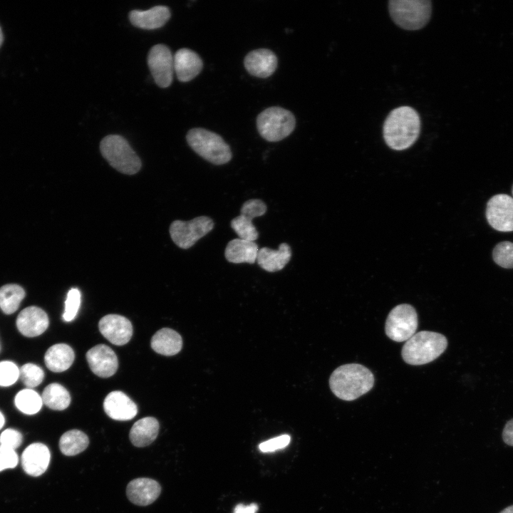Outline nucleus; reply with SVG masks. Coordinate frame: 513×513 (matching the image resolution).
Wrapping results in <instances>:
<instances>
[{"label": "nucleus", "mask_w": 513, "mask_h": 513, "mask_svg": "<svg viewBox=\"0 0 513 513\" xmlns=\"http://www.w3.org/2000/svg\"><path fill=\"white\" fill-rule=\"evenodd\" d=\"M101 334L116 346L126 344L133 336V326L125 317L118 314L103 316L98 323Z\"/></svg>", "instance_id": "nucleus-13"}, {"label": "nucleus", "mask_w": 513, "mask_h": 513, "mask_svg": "<svg viewBox=\"0 0 513 513\" xmlns=\"http://www.w3.org/2000/svg\"><path fill=\"white\" fill-rule=\"evenodd\" d=\"M43 403L54 410H63L68 407L71 396L61 384L53 383L47 385L41 395Z\"/></svg>", "instance_id": "nucleus-28"}, {"label": "nucleus", "mask_w": 513, "mask_h": 513, "mask_svg": "<svg viewBox=\"0 0 513 513\" xmlns=\"http://www.w3.org/2000/svg\"><path fill=\"white\" fill-rule=\"evenodd\" d=\"M25 296V291L18 284H9L0 288V308L6 314L14 313Z\"/></svg>", "instance_id": "nucleus-29"}, {"label": "nucleus", "mask_w": 513, "mask_h": 513, "mask_svg": "<svg viewBox=\"0 0 513 513\" xmlns=\"http://www.w3.org/2000/svg\"><path fill=\"white\" fill-rule=\"evenodd\" d=\"M421 128L418 112L410 106H400L391 110L383 127L386 145L395 150H403L418 140Z\"/></svg>", "instance_id": "nucleus-1"}, {"label": "nucleus", "mask_w": 513, "mask_h": 513, "mask_svg": "<svg viewBox=\"0 0 513 513\" xmlns=\"http://www.w3.org/2000/svg\"><path fill=\"white\" fill-rule=\"evenodd\" d=\"M170 16V10L166 6H155L147 10H133L128 14L129 20L134 26L147 30L163 26Z\"/></svg>", "instance_id": "nucleus-21"}, {"label": "nucleus", "mask_w": 513, "mask_h": 513, "mask_svg": "<svg viewBox=\"0 0 513 513\" xmlns=\"http://www.w3.org/2000/svg\"><path fill=\"white\" fill-rule=\"evenodd\" d=\"M512 196H513V185H512Z\"/></svg>", "instance_id": "nucleus-43"}, {"label": "nucleus", "mask_w": 513, "mask_h": 513, "mask_svg": "<svg viewBox=\"0 0 513 513\" xmlns=\"http://www.w3.org/2000/svg\"><path fill=\"white\" fill-rule=\"evenodd\" d=\"M296 119L293 113L281 107L264 110L256 118L260 135L269 142H278L289 136L294 130Z\"/></svg>", "instance_id": "nucleus-7"}, {"label": "nucleus", "mask_w": 513, "mask_h": 513, "mask_svg": "<svg viewBox=\"0 0 513 513\" xmlns=\"http://www.w3.org/2000/svg\"><path fill=\"white\" fill-rule=\"evenodd\" d=\"M291 249L286 243H281L277 250L268 247L259 249L256 261L258 265L269 272L281 270L290 261Z\"/></svg>", "instance_id": "nucleus-22"}, {"label": "nucleus", "mask_w": 513, "mask_h": 513, "mask_svg": "<svg viewBox=\"0 0 513 513\" xmlns=\"http://www.w3.org/2000/svg\"><path fill=\"white\" fill-rule=\"evenodd\" d=\"M174 71L180 82H188L195 78L202 71L203 62L195 51L183 48L176 51L173 56Z\"/></svg>", "instance_id": "nucleus-20"}, {"label": "nucleus", "mask_w": 513, "mask_h": 513, "mask_svg": "<svg viewBox=\"0 0 513 513\" xmlns=\"http://www.w3.org/2000/svg\"><path fill=\"white\" fill-rule=\"evenodd\" d=\"M51 459L48 447L40 442L32 443L23 452L21 465L25 472L33 477L41 475L47 470Z\"/></svg>", "instance_id": "nucleus-18"}, {"label": "nucleus", "mask_w": 513, "mask_h": 513, "mask_svg": "<svg viewBox=\"0 0 513 513\" xmlns=\"http://www.w3.org/2000/svg\"><path fill=\"white\" fill-rule=\"evenodd\" d=\"M161 492L160 484L150 478L140 477L130 481L126 488L128 499L138 506H147L154 502Z\"/></svg>", "instance_id": "nucleus-17"}, {"label": "nucleus", "mask_w": 513, "mask_h": 513, "mask_svg": "<svg viewBox=\"0 0 513 513\" xmlns=\"http://www.w3.org/2000/svg\"><path fill=\"white\" fill-rule=\"evenodd\" d=\"M81 291L76 288L70 289L65 301V310L63 314L65 321H71L76 317L81 306Z\"/></svg>", "instance_id": "nucleus-33"}, {"label": "nucleus", "mask_w": 513, "mask_h": 513, "mask_svg": "<svg viewBox=\"0 0 513 513\" xmlns=\"http://www.w3.org/2000/svg\"><path fill=\"white\" fill-rule=\"evenodd\" d=\"M19 378V368L11 361H0V386L8 387Z\"/></svg>", "instance_id": "nucleus-34"}, {"label": "nucleus", "mask_w": 513, "mask_h": 513, "mask_svg": "<svg viewBox=\"0 0 513 513\" xmlns=\"http://www.w3.org/2000/svg\"><path fill=\"white\" fill-rule=\"evenodd\" d=\"M290 440L291 437L289 435H282L260 443L259 448L264 452H272L285 447L289 444Z\"/></svg>", "instance_id": "nucleus-37"}, {"label": "nucleus", "mask_w": 513, "mask_h": 513, "mask_svg": "<svg viewBox=\"0 0 513 513\" xmlns=\"http://www.w3.org/2000/svg\"><path fill=\"white\" fill-rule=\"evenodd\" d=\"M22 440V435L20 432L8 428L0 435V445L15 450L21 445Z\"/></svg>", "instance_id": "nucleus-35"}, {"label": "nucleus", "mask_w": 513, "mask_h": 513, "mask_svg": "<svg viewBox=\"0 0 513 513\" xmlns=\"http://www.w3.org/2000/svg\"><path fill=\"white\" fill-rule=\"evenodd\" d=\"M147 65L156 84L167 88L172 82L174 59L170 48L165 44L153 46L147 55Z\"/></svg>", "instance_id": "nucleus-10"}, {"label": "nucleus", "mask_w": 513, "mask_h": 513, "mask_svg": "<svg viewBox=\"0 0 513 513\" xmlns=\"http://www.w3.org/2000/svg\"><path fill=\"white\" fill-rule=\"evenodd\" d=\"M88 444V436L76 429L64 432L59 440L60 450L66 456H73L82 452Z\"/></svg>", "instance_id": "nucleus-27"}, {"label": "nucleus", "mask_w": 513, "mask_h": 513, "mask_svg": "<svg viewBox=\"0 0 513 513\" xmlns=\"http://www.w3.org/2000/svg\"><path fill=\"white\" fill-rule=\"evenodd\" d=\"M19 462V457L14 450L0 445V472L14 468Z\"/></svg>", "instance_id": "nucleus-36"}, {"label": "nucleus", "mask_w": 513, "mask_h": 513, "mask_svg": "<svg viewBox=\"0 0 513 513\" xmlns=\"http://www.w3.org/2000/svg\"><path fill=\"white\" fill-rule=\"evenodd\" d=\"M100 150L107 162L121 173L134 175L141 168L140 157L121 135L105 136L100 143Z\"/></svg>", "instance_id": "nucleus-5"}, {"label": "nucleus", "mask_w": 513, "mask_h": 513, "mask_svg": "<svg viewBox=\"0 0 513 513\" xmlns=\"http://www.w3.org/2000/svg\"><path fill=\"white\" fill-rule=\"evenodd\" d=\"M417 328L418 316L415 309L410 304H402L390 311L385 321V331L391 340L403 342L415 334Z\"/></svg>", "instance_id": "nucleus-8"}, {"label": "nucleus", "mask_w": 513, "mask_h": 513, "mask_svg": "<svg viewBox=\"0 0 513 513\" xmlns=\"http://www.w3.org/2000/svg\"><path fill=\"white\" fill-rule=\"evenodd\" d=\"M494 261L504 269L513 268V242L504 241L495 245L492 251Z\"/></svg>", "instance_id": "nucleus-32"}, {"label": "nucleus", "mask_w": 513, "mask_h": 513, "mask_svg": "<svg viewBox=\"0 0 513 513\" xmlns=\"http://www.w3.org/2000/svg\"><path fill=\"white\" fill-rule=\"evenodd\" d=\"M186 139L190 147L200 157L214 165H223L232 159L229 145L218 134L195 128L190 130Z\"/></svg>", "instance_id": "nucleus-4"}, {"label": "nucleus", "mask_w": 513, "mask_h": 513, "mask_svg": "<svg viewBox=\"0 0 513 513\" xmlns=\"http://www.w3.org/2000/svg\"><path fill=\"white\" fill-rule=\"evenodd\" d=\"M2 41H3V33H2L1 28L0 27V46L2 43Z\"/></svg>", "instance_id": "nucleus-42"}, {"label": "nucleus", "mask_w": 513, "mask_h": 513, "mask_svg": "<svg viewBox=\"0 0 513 513\" xmlns=\"http://www.w3.org/2000/svg\"><path fill=\"white\" fill-rule=\"evenodd\" d=\"M19 378L27 388L33 389L42 383L44 372L34 363H26L19 368Z\"/></svg>", "instance_id": "nucleus-31"}, {"label": "nucleus", "mask_w": 513, "mask_h": 513, "mask_svg": "<svg viewBox=\"0 0 513 513\" xmlns=\"http://www.w3.org/2000/svg\"><path fill=\"white\" fill-rule=\"evenodd\" d=\"M266 209V204L259 199L249 200L242 204L240 214L231 221V227L239 238L252 242L257 239L259 232L252 219L264 215Z\"/></svg>", "instance_id": "nucleus-12"}, {"label": "nucleus", "mask_w": 513, "mask_h": 513, "mask_svg": "<svg viewBox=\"0 0 513 513\" xmlns=\"http://www.w3.org/2000/svg\"><path fill=\"white\" fill-rule=\"evenodd\" d=\"M48 324L47 314L37 306L25 308L16 318L18 330L26 337H35L42 334L47 329Z\"/></svg>", "instance_id": "nucleus-15"}, {"label": "nucleus", "mask_w": 513, "mask_h": 513, "mask_svg": "<svg viewBox=\"0 0 513 513\" xmlns=\"http://www.w3.org/2000/svg\"><path fill=\"white\" fill-rule=\"evenodd\" d=\"M388 10L395 24L403 29L415 31L428 23L432 3L430 0H390Z\"/></svg>", "instance_id": "nucleus-6"}, {"label": "nucleus", "mask_w": 513, "mask_h": 513, "mask_svg": "<svg viewBox=\"0 0 513 513\" xmlns=\"http://www.w3.org/2000/svg\"><path fill=\"white\" fill-rule=\"evenodd\" d=\"M159 423L153 417H145L135 422L130 431V440L133 445L142 447L150 445L157 437Z\"/></svg>", "instance_id": "nucleus-24"}, {"label": "nucleus", "mask_w": 513, "mask_h": 513, "mask_svg": "<svg viewBox=\"0 0 513 513\" xmlns=\"http://www.w3.org/2000/svg\"><path fill=\"white\" fill-rule=\"evenodd\" d=\"M372 372L358 363L345 364L331 373L329 385L333 393L343 400H353L368 393L374 385Z\"/></svg>", "instance_id": "nucleus-2"}, {"label": "nucleus", "mask_w": 513, "mask_h": 513, "mask_svg": "<svg viewBox=\"0 0 513 513\" xmlns=\"http://www.w3.org/2000/svg\"><path fill=\"white\" fill-rule=\"evenodd\" d=\"M103 408L108 416L116 420H129L138 413L136 404L125 393L118 390L107 395Z\"/></svg>", "instance_id": "nucleus-19"}, {"label": "nucleus", "mask_w": 513, "mask_h": 513, "mask_svg": "<svg viewBox=\"0 0 513 513\" xmlns=\"http://www.w3.org/2000/svg\"><path fill=\"white\" fill-rule=\"evenodd\" d=\"M14 404L21 413L34 415L41 410L43 403L41 396L36 391L26 388L16 393Z\"/></svg>", "instance_id": "nucleus-30"}, {"label": "nucleus", "mask_w": 513, "mask_h": 513, "mask_svg": "<svg viewBox=\"0 0 513 513\" xmlns=\"http://www.w3.org/2000/svg\"><path fill=\"white\" fill-rule=\"evenodd\" d=\"M75 358L73 350L66 343H57L51 346L45 353L44 361L51 371L60 373L68 369Z\"/></svg>", "instance_id": "nucleus-26"}, {"label": "nucleus", "mask_w": 513, "mask_h": 513, "mask_svg": "<svg viewBox=\"0 0 513 513\" xmlns=\"http://www.w3.org/2000/svg\"><path fill=\"white\" fill-rule=\"evenodd\" d=\"M447 340L439 333L423 331L414 334L405 343L401 355L403 361L413 366L428 363L438 358L446 349Z\"/></svg>", "instance_id": "nucleus-3"}, {"label": "nucleus", "mask_w": 513, "mask_h": 513, "mask_svg": "<svg viewBox=\"0 0 513 513\" xmlns=\"http://www.w3.org/2000/svg\"><path fill=\"white\" fill-rule=\"evenodd\" d=\"M86 359L92 372L100 378L114 375L118 367L115 352L108 346L98 344L88 351Z\"/></svg>", "instance_id": "nucleus-14"}, {"label": "nucleus", "mask_w": 513, "mask_h": 513, "mask_svg": "<svg viewBox=\"0 0 513 513\" xmlns=\"http://www.w3.org/2000/svg\"><path fill=\"white\" fill-rule=\"evenodd\" d=\"M485 215L495 230L513 232V197L506 194L492 196L487 203Z\"/></svg>", "instance_id": "nucleus-11"}, {"label": "nucleus", "mask_w": 513, "mask_h": 513, "mask_svg": "<svg viewBox=\"0 0 513 513\" xmlns=\"http://www.w3.org/2000/svg\"><path fill=\"white\" fill-rule=\"evenodd\" d=\"M258 510L257 504L252 503L249 505L238 504L234 510V513H256Z\"/></svg>", "instance_id": "nucleus-39"}, {"label": "nucleus", "mask_w": 513, "mask_h": 513, "mask_svg": "<svg viewBox=\"0 0 513 513\" xmlns=\"http://www.w3.org/2000/svg\"><path fill=\"white\" fill-rule=\"evenodd\" d=\"M499 513H513V505L504 508Z\"/></svg>", "instance_id": "nucleus-40"}, {"label": "nucleus", "mask_w": 513, "mask_h": 513, "mask_svg": "<svg viewBox=\"0 0 513 513\" xmlns=\"http://www.w3.org/2000/svg\"><path fill=\"white\" fill-rule=\"evenodd\" d=\"M502 440L505 444L513 447V418L505 424L502 430Z\"/></svg>", "instance_id": "nucleus-38"}, {"label": "nucleus", "mask_w": 513, "mask_h": 513, "mask_svg": "<svg viewBox=\"0 0 513 513\" xmlns=\"http://www.w3.org/2000/svg\"><path fill=\"white\" fill-rule=\"evenodd\" d=\"M259 247L254 242L234 239L228 242L224 256L226 259L234 264H254L257 258Z\"/></svg>", "instance_id": "nucleus-23"}, {"label": "nucleus", "mask_w": 513, "mask_h": 513, "mask_svg": "<svg viewBox=\"0 0 513 513\" xmlns=\"http://www.w3.org/2000/svg\"><path fill=\"white\" fill-rule=\"evenodd\" d=\"M152 348L157 353L170 356L178 353L182 346L181 336L175 331L164 328L157 331L152 337Z\"/></svg>", "instance_id": "nucleus-25"}, {"label": "nucleus", "mask_w": 513, "mask_h": 513, "mask_svg": "<svg viewBox=\"0 0 513 513\" xmlns=\"http://www.w3.org/2000/svg\"><path fill=\"white\" fill-rule=\"evenodd\" d=\"M213 220L207 216H200L185 222L174 221L170 227V234L174 243L180 248L187 249L212 230Z\"/></svg>", "instance_id": "nucleus-9"}, {"label": "nucleus", "mask_w": 513, "mask_h": 513, "mask_svg": "<svg viewBox=\"0 0 513 513\" xmlns=\"http://www.w3.org/2000/svg\"><path fill=\"white\" fill-rule=\"evenodd\" d=\"M278 60L269 49L259 48L250 51L244 58V64L248 73L258 78H267L277 67Z\"/></svg>", "instance_id": "nucleus-16"}, {"label": "nucleus", "mask_w": 513, "mask_h": 513, "mask_svg": "<svg viewBox=\"0 0 513 513\" xmlns=\"http://www.w3.org/2000/svg\"><path fill=\"white\" fill-rule=\"evenodd\" d=\"M5 423V418L2 413L0 411V430L3 428Z\"/></svg>", "instance_id": "nucleus-41"}]
</instances>
